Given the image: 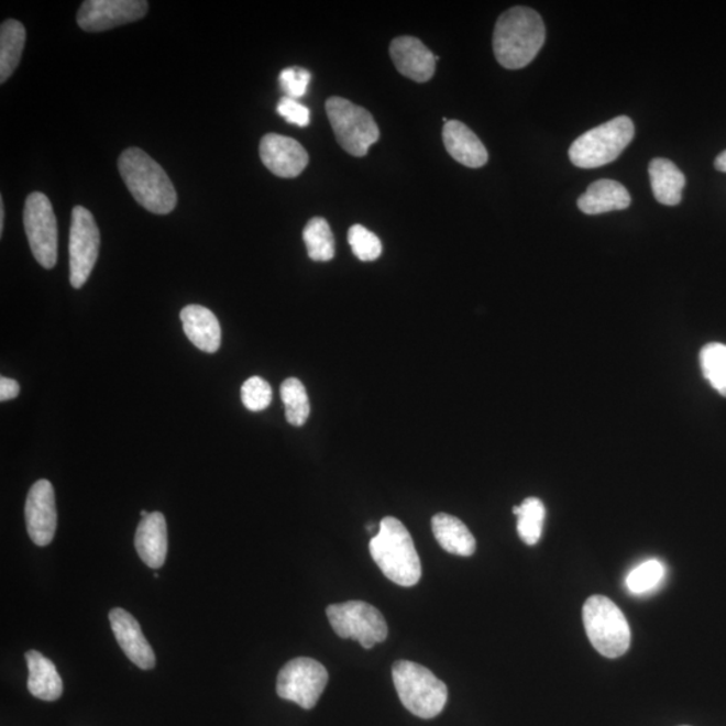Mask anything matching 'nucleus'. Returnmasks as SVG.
<instances>
[{"label": "nucleus", "mask_w": 726, "mask_h": 726, "mask_svg": "<svg viewBox=\"0 0 726 726\" xmlns=\"http://www.w3.org/2000/svg\"><path fill=\"white\" fill-rule=\"evenodd\" d=\"M547 29L537 11L517 6L499 16L494 30V54L506 69H522L540 53Z\"/></svg>", "instance_id": "f257e3e1"}, {"label": "nucleus", "mask_w": 726, "mask_h": 726, "mask_svg": "<svg viewBox=\"0 0 726 726\" xmlns=\"http://www.w3.org/2000/svg\"><path fill=\"white\" fill-rule=\"evenodd\" d=\"M119 172L135 201L154 215H168L177 206L173 182L143 150L131 147L120 155Z\"/></svg>", "instance_id": "f03ea898"}, {"label": "nucleus", "mask_w": 726, "mask_h": 726, "mask_svg": "<svg viewBox=\"0 0 726 726\" xmlns=\"http://www.w3.org/2000/svg\"><path fill=\"white\" fill-rule=\"evenodd\" d=\"M371 554L387 579L402 586H414L421 579V562L414 540L402 520L385 517L372 538Z\"/></svg>", "instance_id": "7ed1b4c3"}, {"label": "nucleus", "mask_w": 726, "mask_h": 726, "mask_svg": "<svg viewBox=\"0 0 726 726\" xmlns=\"http://www.w3.org/2000/svg\"><path fill=\"white\" fill-rule=\"evenodd\" d=\"M399 700L420 718H433L444 710L448 689L431 670L410 661H398L392 668Z\"/></svg>", "instance_id": "20e7f679"}, {"label": "nucleus", "mask_w": 726, "mask_h": 726, "mask_svg": "<svg viewBox=\"0 0 726 726\" xmlns=\"http://www.w3.org/2000/svg\"><path fill=\"white\" fill-rule=\"evenodd\" d=\"M583 622L586 635L605 658L625 656L631 645V628L622 609L610 598L595 595L585 602Z\"/></svg>", "instance_id": "39448f33"}, {"label": "nucleus", "mask_w": 726, "mask_h": 726, "mask_svg": "<svg viewBox=\"0 0 726 726\" xmlns=\"http://www.w3.org/2000/svg\"><path fill=\"white\" fill-rule=\"evenodd\" d=\"M634 136L632 120L617 117L579 136L569 148V157L580 168L609 165L627 148Z\"/></svg>", "instance_id": "423d86ee"}, {"label": "nucleus", "mask_w": 726, "mask_h": 726, "mask_svg": "<svg viewBox=\"0 0 726 726\" xmlns=\"http://www.w3.org/2000/svg\"><path fill=\"white\" fill-rule=\"evenodd\" d=\"M326 111L337 141L346 153L365 156L371 145L378 141V125L367 109L343 97H331L326 102Z\"/></svg>", "instance_id": "0eeeda50"}, {"label": "nucleus", "mask_w": 726, "mask_h": 726, "mask_svg": "<svg viewBox=\"0 0 726 726\" xmlns=\"http://www.w3.org/2000/svg\"><path fill=\"white\" fill-rule=\"evenodd\" d=\"M326 613L338 637L359 640L363 649H373L387 637L385 617L365 602L331 604Z\"/></svg>", "instance_id": "6e6552de"}, {"label": "nucleus", "mask_w": 726, "mask_h": 726, "mask_svg": "<svg viewBox=\"0 0 726 726\" xmlns=\"http://www.w3.org/2000/svg\"><path fill=\"white\" fill-rule=\"evenodd\" d=\"M23 223L36 262L46 270L54 268L58 256L57 218L44 193L30 194L24 202Z\"/></svg>", "instance_id": "1a4fd4ad"}, {"label": "nucleus", "mask_w": 726, "mask_h": 726, "mask_svg": "<svg viewBox=\"0 0 726 726\" xmlns=\"http://www.w3.org/2000/svg\"><path fill=\"white\" fill-rule=\"evenodd\" d=\"M327 682L329 673L322 663L311 658H296L278 673L276 690L278 697L310 711L324 692Z\"/></svg>", "instance_id": "9d476101"}, {"label": "nucleus", "mask_w": 726, "mask_h": 726, "mask_svg": "<svg viewBox=\"0 0 726 726\" xmlns=\"http://www.w3.org/2000/svg\"><path fill=\"white\" fill-rule=\"evenodd\" d=\"M100 250V230L95 217L82 206L72 211L69 234L70 284L81 288L95 268Z\"/></svg>", "instance_id": "9b49d317"}, {"label": "nucleus", "mask_w": 726, "mask_h": 726, "mask_svg": "<svg viewBox=\"0 0 726 726\" xmlns=\"http://www.w3.org/2000/svg\"><path fill=\"white\" fill-rule=\"evenodd\" d=\"M147 11L143 0H87L77 12V23L88 33L107 32L142 20Z\"/></svg>", "instance_id": "f8f14e48"}, {"label": "nucleus", "mask_w": 726, "mask_h": 726, "mask_svg": "<svg viewBox=\"0 0 726 726\" xmlns=\"http://www.w3.org/2000/svg\"><path fill=\"white\" fill-rule=\"evenodd\" d=\"M24 518L29 536L35 544L46 547L53 541L57 530V507L51 482L41 480L30 488Z\"/></svg>", "instance_id": "ddd939ff"}, {"label": "nucleus", "mask_w": 726, "mask_h": 726, "mask_svg": "<svg viewBox=\"0 0 726 726\" xmlns=\"http://www.w3.org/2000/svg\"><path fill=\"white\" fill-rule=\"evenodd\" d=\"M260 157L272 174L280 178H296L310 162L307 151L295 139L268 133L260 142Z\"/></svg>", "instance_id": "4468645a"}, {"label": "nucleus", "mask_w": 726, "mask_h": 726, "mask_svg": "<svg viewBox=\"0 0 726 726\" xmlns=\"http://www.w3.org/2000/svg\"><path fill=\"white\" fill-rule=\"evenodd\" d=\"M109 622H111L114 638L130 661L142 670L154 669L155 652L148 640L145 639L135 617L123 608H113L109 613Z\"/></svg>", "instance_id": "2eb2a0df"}, {"label": "nucleus", "mask_w": 726, "mask_h": 726, "mask_svg": "<svg viewBox=\"0 0 726 726\" xmlns=\"http://www.w3.org/2000/svg\"><path fill=\"white\" fill-rule=\"evenodd\" d=\"M393 64L403 76L416 82L431 80L436 69L433 53L415 36H398L391 44Z\"/></svg>", "instance_id": "dca6fc26"}, {"label": "nucleus", "mask_w": 726, "mask_h": 726, "mask_svg": "<svg viewBox=\"0 0 726 726\" xmlns=\"http://www.w3.org/2000/svg\"><path fill=\"white\" fill-rule=\"evenodd\" d=\"M135 548L139 557L151 569H160L165 564L168 538L166 518L162 513H150L141 520L135 536Z\"/></svg>", "instance_id": "f3484780"}, {"label": "nucleus", "mask_w": 726, "mask_h": 726, "mask_svg": "<svg viewBox=\"0 0 726 726\" xmlns=\"http://www.w3.org/2000/svg\"><path fill=\"white\" fill-rule=\"evenodd\" d=\"M182 326L189 341L205 353L213 354L221 348V326L213 311L198 305L180 311Z\"/></svg>", "instance_id": "a211bd4d"}, {"label": "nucleus", "mask_w": 726, "mask_h": 726, "mask_svg": "<svg viewBox=\"0 0 726 726\" xmlns=\"http://www.w3.org/2000/svg\"><path fill=\"white\" fill-rule=\"evenodd\" d=\"M443 141L448 154L463 166L480 168L486 165L488 161L486 147L462 121H447L443 129Z\"/></svg>", "instance_id": "6ab92c4d"}, {"label": "nucleus", "mask_w": 726, "mask_h": 726, "mask_svg": "<svg viewBox=\"0 0 726 726\" xmlns=\"http://www.w3.org/2000/svg\"><path fill=\"white\" fill-rule=\"evenodd\" d=\"M631 205V196L626 187L613 179L593 182L578 199V206L585 215L596 216L613 210H625Z\"/></svg>", "instance_id": "aec40b11"}, {"label": "nucleus", "mask_w": 726, "mask_h": 726, "mask_svg": "<svg viewBox=\"0 0 726 726\" xmlns=\"http://www.w3.org/2000/svg\"><path fill=\"white\" fill-rule=\"evenodd\" d=\"M29 668V692L42 701H56L63 695L64 683L61 680L56 664L41 652H26Z\"/></svg>", "instance_id": "412c9836"}, {"label": "nucleus", "mask_w": 726, "mask_h": 726, "mask_svg": "<svg viewBox=\"0 0 726 726\" xmlns=\"http://www.w3.org/2000/svg\"><path fill=\"white\" fill-rule=\"evenodd\" d=\"M649 174L653 197L659 204L666 206L681 204L686 178L673 162L664 157H656L650 162Z\"/></svg>", "instance_id": "4be33fe9"}, {"label": "nucleus", "mask_w": 726, "mask_h": 726, "mask_svg": "<svg viewBox=\"0 0 726 726\" xmlns=\"http://www.w3.org/2000/svg\"><path fill=\"white\" fill-rule=\"evenodd\" d=\"M432 531L446 552L462 557L475 553V538L459 518L446 513L436 514L432 518Z\"/></svg>", "instance_id": "5701e85b"}, {"label": "nucleus", "mask_w": 726, "mask_h": 726, "mask_svg": "<svg viewBox=\"0 0 726 726\" xmlns=\"http://www.w3.org/2000/svg\"><path fill=\"white\" fill-rule=\"evenodd\" d=\"M26 30L20 21L8 20L0 28V82L4 84L21 63Z\"/></svg>", "instance_id": "b1692460"}, {"label": "nucleus", "mask_w": 726, "mask_h": 726, "mask_svg": "<svg viewBox=\"0 0 726 726\" xmlns=\"http://www.w3.org/2000/svg\"><path fill=\"white\" fill-rule=\"evenodd\" d=\"M302 240H305L308 256L314 262H330L334 258L336 240L329 222L324 218H311L302 230Z\"/></svg>", "instance_id": "393cba45"}, {"label": "nucleus", "mask_w": 726, "mask_h": 726, "mask_svg": "<svg viewBox=\"0 0 726 726\" xmlns=\"http://www.w3.org/2000/svg\"><path fill=\"white\" fill-rule=\"evenodd\" d=\"M518 518L517 531L526 544L532 547L541 540L547 508L538 498H526L522 504L513 508Z\"/></svg>", "instance_id": "a878e982"}, {"label": "nucleus", "mask_w": 726, "mask_h": 726, "mask_svg": "<svg viewBox=\"0 0 726 726\" xmlns=\"http://www.w3.org/2000/svg\"><path fill=\"white\" fill-rule=\"evenodd\" d=\"M280 396L290 426L301 427L310 417V399L305 385L298 378H287L280 387Z\"/></svg>", "instance_id": "bb28decb"}, {"label": "nucleus", "mask_w": 726, "mask_h": 726, "mask_svg": "<svg viewBox=\"0 0 726 726\" xmlns=\"http://www.w3.org/2000/svg\"><path fill=\"white\" fill-rule=\"evenodd\" d=\"M700 365L707 383L726 397V344L713 342L702 348Z\"/></svg>", "instance_id": "cd10ccee"}, {"label": "nucleus", "mask_w": 726, "mask_h": 726, "mask_svg": "<svg viewBox=\"0 0 726 726\" xmlns=\"http://www.w3.org/2000/svg\"><path fill=\"white\" fill-rule=\"evenodd\" d=\"M666 569L661 561L649 560L629 572L626 585L635 595L657 588L664 578Z\"/></svg>", "instance_id": "c85d7f7f"}, {"label": "nucleus", "mask_w": 726, "mask_h": 726, "mask_svg": "<svg viewBox=\"0 0 726 726\" xmlns=\"http://www.w3.org/2000/svg\"><path fill=\"white\" fill-rule=\"evenodd\" d=\"M349 244L361 262H374L383 253V244L377 235L360 223L350 228Z\"/></svg>", "instance_id": "c756f323"}, {"label": "nucleus", "mask_w": 726, "mask_h": 726, "mask_svg": "<svg viewBox=\"0 0 726 726\" xmlns=\"http://www.w3.org/2000/svg\"><path fill=\"white\" fill-rule=\"evenodd\" d=\"M242 404L252 411L264 410L272 402V387L262 377H251L241 387Z\"/></svg>", "instance_id": "7c9ffc66"}, {"label": "nucleus", "mask_w": 726, "mask_h": 726, "mask_svg": "<svg viewBox=\"0 0 726 726\" xmlns=\"http://www.w3.org/2000/svg\"><path fill=\"white\" fill-rule=\"evenodd\" d=\"M311 81V73L307 69L294 66V68L284 69L278 76V84L286 97L298 100L305 96L308 85Z\"/></svg>", "instance_id": "2f4dec72"}, {"label": "nucleus", "mask_w": 726, "mask_h": 726, "mask_svg": "<svg viewBox=\"0 0 726 726\" xmlns=\"http://www.w3.org/2000/svg\"><path fill=\"white\" fill-rule=\"evenodd\" d=\"M277 113L290 124L299 127L310 124V109L290 97H282L277 105Z\"/></svg>", "instance_id": "473e14b6"}, {"label": "nucleus", "mask_w": 726, "mask_h": 726, "mask_svg": "<svg viewBox=\"0 0 726 726\" xmlns=\"http://www.w3.org/2000/svg\"><path fill=\"white\" fill-rule=\"evenodd\" d=\"M20 395V384L9 377L0 378V402H10V399Z\"/></svg>", "instance_id": "72a5a7b5"}, {"label": "nucleus", "mask_w": 726, "mask_h": 726, "mask_svg": "<svg viewBox=\"0 0 726 726\" xmlns=\"http://www.w3.org/2000/svg\"><path fill=\"white\" fill-rule=\"evenodd\" d=\"M714 167H716L718 172L726 173V150L716 157V161H714Z\"/></svg>", "instance_id": "f704fd0d"}, {"label": "nucleus", "mask_w": 726, "mask_h": 726, "mask_svg": "<svg viewBox=\"0 0 726 726\" xmlns=\"http://www.w3.org/2000/svg\"><path fill=\"white\" fill-rule=\"evenodd\" d=\"M4 213H6V209H4L3 198L0 197V235L3 234V230H4Z\"/></svg>", "instance_id": "c9c22d12"}, {"label": "nucleus", "mask_w": 726, "mask_h": 726, "mask_svg": "<svg viewBox=\"0 0 726 726\" xmlns=\"http://www.w3.org/2000/svg\"><path fill=\"white\" fill-rule=\"evenodd\" d=\"M141 516H142L143 518L148 517V516H150V513H148V512H145V510H142V512H141Z\"/></svg>", "instance_id": "e433bc0d"}]
</instances>
